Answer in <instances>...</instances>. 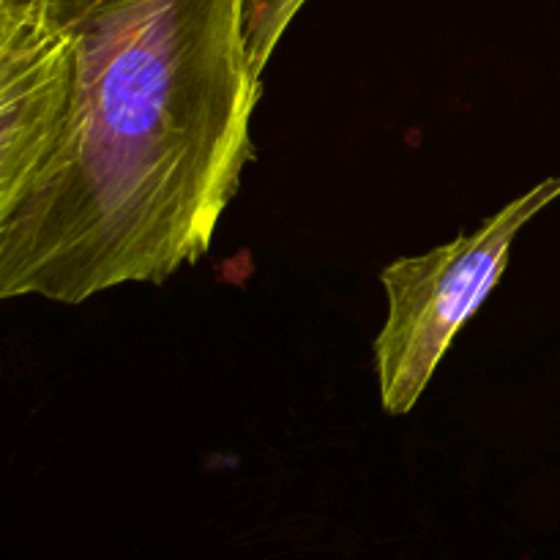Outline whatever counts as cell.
I'll list each match as a JSON object with an SVG mask.
<instances>
[{
	"label": "cell",
	"instance_id": "cell-3",
	"mask_svg": "<svg viewBox=\"0 0 560 560\" xmlns=\"http://www.w3.org/2000/svg\"><path fill=\"white\" fill-rule=\"evenodd\" d=\"M306 0H246L244 33L252 71L262 80L268 60L277 52L284 31L295 20Z\"/></svg>",
	"mask_w": 560,
	"mask_h": 560
},
{
	"label": "cell",
	"instance_id": "cell-2",
	"mask_svg": "<svg viewBox=\"0 0 560 560\" xmlns=\"http://www.w3.org/2000/svg\"><path fill=\"white\" fill-rule=\"evenodd\" d=\"M558 197L560 175L506 202L474 233L383 268L388 312L375 337V370L388 416L419 405L457 334L506 273L520 230Z\"/></svg>",
	"mask_w": 560,
	"mask_h": 560
},
{
	"label": "cell",
	"instance_id": "cell-1",
	"mask_svg": "<svg viewBox=\"0 0 560 560\" xmlns=\"http://www.w3.org/2000/svg\"><path fill=\"white\" fill-rule=\"evenodd\" d=\"M246 0H0V295L82 304L208 255L255 159Z\"/></svg>",
	"mask_w": 560,
	"mask_h": 560
}]
</instances>
